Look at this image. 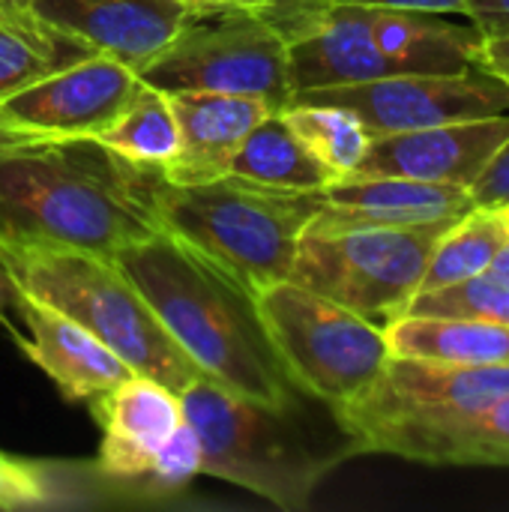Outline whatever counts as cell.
<instances>
[{
    "mask_svg": "<svg viewBox=\"0 0 509 512\" xmlns=\"http://www.w3.org/2000/svg\"><path fill=\"white\" fill-rule=\"evenodd\" d=\"M159 168L93 138L48 141L0 156V243L81 249L117 258L162 231Z\"/></svg>",
    "mask_w": 509,
    "mask_h": 512,
    "instance_id": "6da1fadb",
    "label": "cell"
},
{
    "mask_svg": "<svg viewBox=\"0 0 509 512\" xmlns=\"http://www.w3.org/2000/svg\"><path fill=\"white\" fill-rule=\"evenodd\" d=\"M114 264L198 375L267 405H291L303 396L270 345L255 297L201 252L159 231L126 246Z\"/></svg>",
    "mask_w": 509,
    "mask_h": 512,
    "instance_id": "7a4b0ae2",
    "label": "cell"
},
{
    "mask_svg": "<svg viewBox=\"0 0 509 512\" xmlns=\"http://www.w3.org/2000/svg\"><path fill=\"white\" fill-rule=\"evenodd\" d=\"M183 420L201 441V474L255 492L285 512L309 510L324 474L348 450H321L300 423V399L267 405L204 375L180 393Z\"/></svg>",
    "mask_w": 509,
    "mask_h": 512,
    "instance_id": "3957f363",
    "label": "cell"
},
{
    "mask_svg": "<svg viewBox=\"0 0 509 512\" xmlns=\"http://www.w3.org/2000/svg\"><path fill=\"white\" fill-rule=\"evenodd\" d=\"M321 204V192L273 189L237 174L195 186L168 180L156 186L162 231L201 252L252 297L288 279L297 243Z\"/></svg>",
    "mask_w": 509,
    "mask_h": 512,
    "instance_id": "277c9868",
    "label": "cell"
},
{
    "mask_svg": "<svg viewBox=\"0 0 509 512\" xmlns=\"http://www.w3.org/2000/svg\"><path fill=\"white\" fill-rule=\"evenodd\" d=\"M6 276L36 300L69 315L105 342L135 375L180 393L198 369L162 330L129 276L102 255L81 249L0 243Z\"/></svg>",
    "mask_w": 509,
    "mask_h": 512,
    "instance_id": "5b68a950",
    "label": "cell"
},
{
    "mask_svg": "<svg viewBox=\"0 0 509 512\" xmlns=\"http://www.w3.org/2000/svg\"><path fill=\"white\" fill-rule=\"evenodd\" d=\"M138 78L162 93L258 96L273 111H285L294 96L288 39L255 12L225 0L189 3L174 39L138 69Z\"/></svg>",
    "mask_w": 509,
    "mask_h": 512,
    "instance_id": "8992f818",
    "label": "cell"
},
{
    "mask_svg": "<svg viewBox=\"0 0 509 512\" xmlns=\"http://www.w3.org/2000/svg\"><path fill=\"white\" fill-rule=\"evenodd\" d=\"M255 306L285 375L312 402L354 399L390 360L384 327L291 279L264 288Z\"/></svg>",
    "mask_w": 509,
    "mask_h": 512,
    "instance_id": "52a82bcc",
    "label": "cell"
},
{
    "mask_svg": "<svg viewBox=\"0 0 509 512\" xmlns=\"http://www.w3.org/2000/svg\"><path fill=\"white\" fill-rule=\"evenodd\" d=\"M450 225L306 228L288 279L369 321L387 324L420 291L429 255Z\"/></svg>",
    "mask_w": 509,
    "mask_h": 512,
    "instance_id": "ba28073f",
    "label": "cell"
},
{
    "mask_svg": "<svg viewBox=\"0 0 509 512\" xmlns=\"http://www.w3.org/2000/svg\"><path fill=\"white\" fill-rule=\"evenodd\" d=\"M509 396V366H456L390 357L378 378L354 399L330 408L351 456L378 432L462 417Z\"/></svg>",
    "mask_w": 509,
    "mask_h": 512,
    "instance_id": "9c48e42d",
    "label": "cell"
},
{
    "mask_svg": "<svg viewBox=\"0 0 509 512\" xmlns=\"http://www.w3.org/2000/svg\"><path fill=\"white\" fill-rule=\"evenodd\" d=\"M291 102L339 105L357 114L369 135H390L509 114V87L492 72L474 66L465 72H411L360 84L297 90Z\"/></svg>",
    "mask_w": 509,
    "mask_h": 512,
    "instance_id": "30bf717a",
    "label": "cell"
},
{
    "mask_svg": "<svg viewBox=\"0 0 509 512\" xmlns=\"http://www.w3.org/2000/svg\"><path fill=\"white\" fill-rule=\"evenodd\" d=\"M141 84L126 63L90 54L0 99V129L48 141L96 138L135 99Z\"/></svg>",
    "mask_w": 509,
    "mask_h": 512,
    "instance_id": "8fae6325",
    "label": "cell"
},
{
    "mask_svg": "<svg viewBox=\"0 0 509 512\" xmlns=\"http://www.w3.org/2000/svg\"><path fill=\"white\" fill-rule=\"evenodd\" d=\"M507 135L509 114L372 135L369 150L354 174L408 177L471 189Z\"/></svg>",
    "mask_w": 509,
    "mask_h": 512,
    "instance_id": "7c38bea8",
    "label": "cell"
},
{
    "mask_svg": "<svg viewBox=\"0 0 509 512\" xmlns=\"http://www.w3.org/2000/svg\"><path fill=\"white\" fill-rule=\"evenodd\" d=\"M9 306L18 312V318L30 330V339H21L12 330L15 345L57 384L63 399L93 402L135 375L87 327H81L69 315L57 312L54 306L36 300L15 282H12Z\"/></svg>",
    "mask_w": 509,
    "mask_h": 512,
    "instance_id": "4fadbf2b",
    "label": "cell"
},
{
    "mask_svg": "<svg viewBox=\"0 0 509 512\" xmlns=\"http://www.w3.org/2000/svg\"><path fill=\"white\" fill-rule=\"evenodd\" d=\"M324 204L306 228H420L456 222L474 201L462 186L408 177H336L321 189Z\"/></svg>",
    "mask_w": 509,
    "mask_h": 512,
    "instance_id": "5bb4252c",
    "label": "cell"
},
{
    "mask_svg": "<svg viewBox=\"0 0 509 512\" xmlns=\"http://www.w3.org/2000/svg\"><path fill=\"white\" fill-rule=\"evenodd\" d=\"M93 51L144 69L180 30L186 0H24Z\"/></svg>",
    "mask_w": 509,
    "mask_h": 512,
    "instance_id": "9a60e30c",
    "label": "cell"
},
{
    "mask_svg": "<svg viewBox=\"0 0 509 512\" xmlns=\"http://www.w3.org/2000/svg\"><path fill=\"white\" fill-rule=\"evenodd\" d=\"M180 147L159 168L162 180L177 186H195L219 180L231 171V159L243 138L273 111L258 96L216 93V90H183L168 93Z\"/></svg>",
    "mask_w": 509,
    "mask_h": 512,
    "instance_id": "2e32d148",
    "label": "cell"
},
{
    "mask_svg": "<svg viewBox=\"0 0 509 512\" xmlns=\"http://www.w3.org/2000/svg\"><path fill=\"white\" fill-rule=\"evenodd\" d=\"M93 414L102 429L96 468L102 477L129 486L150 471L159 447L183 423L180 396L144 375H132L93 399Z\"/></svg>",
    "mask_w": 509,
    "mask_h": 512,
    "instance_id": "e0dca14e",
    "label": "cell"
},
{
    "mask_svg": "<svg viewBox=\"0 0 509 512\" xmlns=\"http://www.w3.org/2000/svg\"><path fill=\"white\" fill-rule=\"evenodd\" d=\"M399 456L423 465L509 468V396L492 405L435 423L387 429L360 444L357 456Z\"/></svg>",
    "mask_w": 509,
    "mask_h": 512,
    "instance_id": "ac0fdd59",
    "label": "cell"
},
{
    "mask_svg": "<svg viewBox=\"0 0 509 512\" xmlns=\"http://www.w3.org/2000/svg\"><path fill=\"white\" fill-rule=\"evenodd\" d=\"M390 357L509 366V327L471 315H399L384 324Z\"/></svg>",
    "mask_w": 509,
    "mask_h": 512,
    "instance_id": "d6986e66",
    "label": "cell"
},
{
    "mask_svg": "<svg viewBox=\"0 0 509 512\" xmlns=\"http://www.w3.org/2000/svg\"><path fill=\"white\" fill-rule=\"evenodd\" d=\"M90 54L99 51L45 21L24 0H0V99Z\"/></svg>",
    "mask_w": 509,
    "mask_h": 512,
    "instance_id": "ffe728a7",
    "label": "cell"
},
{
    "mask_svg": "<svg viewBox=\"0 0 509 512\" xmlns=\"http://www.w3.org/2000/svg\"><path fill=\"white\" fill-rule=\"evenodd\" d=\"M237 177L294 192H321L336 177L294 135L282 111H270L237 147L231 171Z\"/></svg>",
    "mask_w": 509,
    "mask_h": 512,
    "instance_id": "44dd1931",
    "label": "cell"
},
{
    "mask_svg": "<svg viewBox=\"0 0 509 512\" xmlns=\"http://www.w3.org/2000/svg\"><path fill=\"white\" fill-rule=\"evenodd\" d=\"M507 243V207H471L438 237L429 255L420 291L447 288V285H459L465 279L483 276Z\"/></svg>",
    "mask_w": 509,
    "mask_h": 512,
    "instance_id": "7402d4cb",
    "label": "cell"
},
{
    "mask_svg": "<svg viewBox=\"0 0 509 512\" xmlns=\"http://www.w3.org/2000/svg\"><path fill=\"white\" fill-rule=\"evenodd\" d=\"M93 141L129 162L162 168L180 147V129L168 93L141 84L135 99Z\"/></svg>",
    "mask_w": 509,
    "mask_h": 512,
    "instance_id": "603a6c76",
    "label": "cell"
},
{
    "mask_svg": "<svg viewBox=\"0 0 509 512\" xmlns=\"http://www.w3.org/2000/svg\"><path fill=\"white\" fill-rule=\"evenodd\" d=\"M282 114L303 147L330 168L333 177H348L360 168L372 135L357 114L321 102H291Z\"/></svg>",
    "mask_w": 509,
    "mask_h": 512,
    "instance_id": "cb8c5ba5",
    "label": "cell"
},
{
    "mask_svg": "<svg viewBox=\"0 0 509 512\" xmlns=\"http://www.w3.org/2000/svg\"><path fill=\"white\" fill-rule=\"evenodd\" d=\"M402 315H471L509 327V282L483 273L459 285L420 291Z\"/></svg>",
    "mask_w": 509,
    "mask_h": 512,
    "instance_id": "d4e9b609",
    "label": "cell"
},
{
    "mask_svg": "<svg viewBox=\"0 0 509 512\" xmlns=\"http://www.w3.org/2000/svg\"><path fill=\"white\" fill-rule=\"evenodd\" d=\"M198 474H201V441L195 429L183 420L171 432V438L159 447L150 471L138 477L132 486L141 489L144 495H171L186 489Z\"/></svg>",
    "mask_w": 509,
    "mask_h": 512,
    "instance_id": "484cf974",
    "label": "cell"
},
{
    "mask_svg": "<svg viewBox=\"0 0 509 512\" xmlns=\"http://www.w3.org/2000/svg\"><path fill=\"white\" fill-rule=\"evenodd\" d=\"M225 3L255 12L288 42L312 33L336 6V0H225Z\"/></svg>",
    "mask_w": 509,
    "mask_h": 512,
    "instance_id": "4316f807",
    "label": "cell"
},
{
    "mask_svg": "<svg viewBox=\"0 0 509 512\" xmlns=\"http://www.w3.org/2000/svg\"><path fill=\"white\" fill-rule=\"evenodd\" d=\"M51 501V480L33 462L0 453V507L21 510Z\"/></svg>",
    "mask_w": 509,
    "mask_h": 512,
    "instance_id": "83f0119b",
    "label": "cell"
},
{
    "mask_svg": "<svg viewBox=\"0 0 509 512\" xmlns=\"http://www.w3.org/2000/svg\"><path fill=\"white\" fill-rule=\"evenodd\" d=\"M468 192L474 207H509V135Z\"/></svg>",
    "mask_w": 509,
    "mask_h": 512,
    "instance_id": "f1b7e54d",
    "label": "cell"
},
{
    "mask_svg": "<svg viewBox=\"0 0 509 512\" xmlns=\"http://www.w3.org/2000/svg\"><path fill=\"white\" fill-rule=\"evenodd\" d=\"M477 66L492 72L509 87V36H480Z\"/></svg>",
    "mask_w": 509,
    "mask_h": 512,
    "instance_id": "f546056e",
    "label": "cell"
},
{
    "mask_svg": "<svg viewBox=\"0 0 509 512\" xmlns=\"http://www.w3.org/2000/svg\"><path fill=\"white\" fill-rule=\"evenodd\" d=\"M336 3H363V6H384V9H408V12H429V15H465L468 0H336Z\"/></svg>",
    "mask_w": 509,
    "mask_h": 512,
    "instance_id": "4dcf8cb0",
    "label": "cell"
},
{
    "mask_svg": "<svg viewBox=\"0 0 509 512\" xmlns=\"http://www.w3.org/2000/svg\"><path fill=\"white\" fill-rule=\"evenodd\" d=\"M39 144H48V138L12 132V129H0V156L3 153H12V150H24V147H39Z\"/></svg>",
    "mask_w": 509,
    "mask_h": 512,
    "instance_id": "1f68e13d",
    "label": "cell"
},
{
    "mask_svg": "<svg viewBox=\"0 0 509 512\" xmlns=\"http://www.w3.org/2000/svg\"><path fill=\"white\" fill-rule=\"evenodd\" d=\"M465 15L483 18V15H509V0H468L465 3Z\"/></svg>",
    "mask_w": 509,
    "mask_h": 512,
    "instance_id": "d6a6232c",
    "label": "cell"
},
{
    "mask_svg": "<svg viewBox=\"0 0 509 512\" xmlns=\"http://www.w3.org/2000/svg\"><path fill=\"white\" fill-rule=\"evenodd\" d=\"M471 24L480 36H509V15H483Z\"/></svg>",
    "mask_w": 509,
    "mask_h": 512,
    "instance_id": "836d02e7",
    "label": "cell"
},
{
    "mask_svg": "<svg viewBox=\"0 0 509 512\" xmlns=\"http://www.w3.org/2000/svg\"><path fill=\"white\" fill-rule=\"evenodd\" d=\"M489 276H495V279H501V282H509V243L495 255V261L489 264V270H486Z\"/></svg>",
    "mask_w": 509,
    "mask_h": 512,
    "instance_id": "e575fe53",
    "label": "cell"
},
{
    "mask_svg": "<svg viewBox=\"0 0 509 512\" xmlns=\"http://www.w3.org/2000/svg\"><path fill=\"white\" fill-rule=\"evenodd\" d=\"M9 300H12V279L6 276V270H3V264H0V321H3V312H6V306H9ZM6 327H9V321H3Z\"/></svg>",
    "mask_w": 509,
    "mask_h": 512,
    "instance_id": "d590c367",
    "label": "cell"
},
{
    "mask_svg": "<svg viewBox=\"0 0 509 512\" xmlns=\"http://www.w3.org/2000/svg\"><path fill=\"white\" fill-rule=\"evenodd\" d=\"M186 3H201V0H186Z\"/></svg>",
    "mask_w": 509,
    "mask_h": 512,
    "instance_id": "8d00e7d4",
    "label": "cell"
},
{
    "mask_svg": "<svg viewBox=\"0 0 509 512\" xmlns=\"http://www.w3.org/2000/svg\"><path fill=\"white\" fill-rule=\"evenodd\" d=\"M507 213H509V207H507Z\"/></svg>",
    "mask_w": 509,
    "mask_h": 512,
    "instance_id": "74e56055",
    "label": "cell"
}]
</instances>
